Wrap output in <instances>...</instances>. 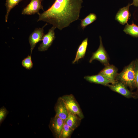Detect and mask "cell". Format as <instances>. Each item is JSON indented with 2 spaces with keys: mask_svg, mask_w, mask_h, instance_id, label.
<instances>
[{
  "mask_svg": "<svg viewBox=\"0 0 138 138\" xmlns=\"http://www.w3.org/2000/svg\"><path fill=\"white\" fill-rule=\"evenodd\" d=\"M83 0H55L46 10L38 14L37 21H42L60 30L79 19Z\"/></svg>",
  "mask_w": 138,
  "mask_h": 138,
  "instance_id": "cell-1",
  "label": "cell"
},
{
  "mask_svg": "<svg viewBox=\"0 0 138 138\" xmlns=\"http://www.w3.org/2000/svg\"><path fill=\"white\" fill-rule=\"evenodd\" d=\"M117 81L124 84L131 91L136 88L134 60L125 67L121 72L118 73L116 78Z\"/></svg>",
  "mask_w": 138,
  "mask_h": 138,
  "instance_id": "cell-2",
  "label": "cell"
},
{
  "mask_svg": "<svg viewBox=\"0 0 138 138\" xmlns=\"http://www.w3.org/2000/svg\"><path fill=\"white\" fill-rule=\"evenodd\" d=\"M64 101L69 113L76 114L82 119L84 116L79 105L72 94L60 97Z\"/></svg>",
  "mask_w": 138,
  "mask_h": 138,
  "instance_id": "cell-3",
  "label": "cell"
},
{
  "mask_svg": "<svg viewBox=\"0 0 138 138\" xmlns=\"http://www.w3.org/2000/svg\"><path fill=\"white\" fill-rule=\"evenodd\" d=\"M100 45L97 50L92 53V55L89 60V62L91 63L94 60L99 61L105 66L109 64V57L108 53L104 47L101 37L99 36Z\"/></svg>",
  "mask_w": 138,
  "mask_h": 138,
  "instance_id": "cell-4",
  "label": "cell"
},
{
  "mask_svg": "<svg viewBox=\"0 0 138 138\" xmlns=\"http://www.w3.org/2000/svg\"><path fill=\"white\" fill-rule=\"evenodd\" d=\"M107 86L112 90L127 98L134 97V92L129 90L127 86L120 82L117 81L114 83L108 84Z\"/></svg>",
  "mask_w": 138,
  "mask_h": 138,
  "instance_id": "cell-5",
  "label": "cell"
},
{
  "mask_svg": "<svg viewBox=\"0 0 138 138\" xmlns=\"http://www.w3.org/2000/svg\"><path fill=\"white\" fill-rule=\"evenodd\" d=\"M64 121L56 115L51 118L49 127L54 137L60 138Z\"/></svg>",
  "mask_w": 138,
  "mask_h": 138,
  "instance_id": "cell-6",
  "label": "cell"
},
{
  "mask_svg": "<svg viewBox=\"0 0 138 138\" xmlns=\"http://www.w3.org/2000/svg\"><path fill=\"white\" fill-rule=\"evenodd\" d=\"M56 28L55 27L53 26L49 29L48 33L44 35L42 42L38 48L39 51H45L51 46L55 38L54 30Z\"/></svg>",
  "mask_w": 138,
  "mask_h": 138,
  "instance_id": "cell-7",
  "label": "cell"
},
{
  "mask_svg": "<svg viewBox=\"0 0 138 138\" xmlns=\"http://www.w3.org/2000/svg\"><path fill=\"white\" fill-rule=\"evenodd\" d=\"M47 23L41 28H37L30 35L29 38V41L30 46V55L37 44L42 40L44 33V28L47 25Z\"/></svg>",
  "mask_w": 138,
  "mask_h": 138,
  "instance_id": "cell-8",
  "label": "cell"
},
{
  "mask_svg": "<svg viewBox=\"0 0 138 138\" xmlns=\"http://www.w3.org/2000/svg\"><path fill=\"white\" fill-rule=\"evenodd\" d=\"M118 69L114 65L110 64L105 66L98 74L111 81L113 83L116 82V78L118 73Z\"/></svg>",
  "mask_w": 138,
  "mask_h": 138,
  "instance_id": "cell-9",
  "label": "cell"
},
{
  "mask_svg": "<svg viewBox=\"0 0 138 138\" xmlns=\"http://www.w3.org/2000/svg\"><path fill=\"white\" fill-rule=\"evenodd\" d=\"M43 10L41 0H31L29 4L22 11L21 14L31 15L37 14L41 9Z\"/></svg>",
  "mask_w": 138,
  "mask_h": 138,
  "instance_id": "cell-10",
  "label": "cell"
},
{
  "mask_svg": "<svg viewBox=\"0 0 138 138\" xmlns=\"http://www.w3.org/2000/svg\"><path fill=\"white\" fill-rule=\"evenodd\" d=\"M56 115L65 121L68 116L69 113L61 97H59L54 107Z\"/></svg>",
  "mask_w": 138,
  "mask_h": 138,
  "instance_id": "cell-11",
  "label": "cell"
},
{
  "mask_svg": "<svg viewBox=\"0 0 138 138\" xmlns=\"http://www.w3.org/2000/svg\"><path fill=\"white\" fill-rule=\"evenodd\" d=\"M131 5L132 4L129 3L127 6L121 8L116 14L115 19L120 24L122 25L128 24V20L131 16L129 8Z\"/></svg>",
  "mask_w": 138,
  "mask_h": 138,
  "instance_id": "cell-12",
  "label": "cell"
},
{
  "mask_svg": "<svg viewBox=\"0 0 138 138\" xmlns=\"http://www.w3.org/2000/svg\"><path fill=\"white\" fill-rule=\"evenodd\" d=\"M84 78L89 82L105 86H107L108 84L112 83L111 81L99 74L91 76H85Z\"/></svg>",
  "mask_w": 138,
  "mask_h": 138,
  "instance_id": "cell-13",
  "label": "cell"
},
{
  "mask_svg": "<svg viewBox=\"0 0 138 138\" xmlns=\"http://www.w3.org/2000/svg\"><path fill=\"white\" fill-rule=\"evenodd\" d=\"M88 44V38L85 39L78 47L75 57L73 61L74 64L78 61L79 60L83 58L85 56Z\"/></svg>",
  "mask_w": 138,
  "mask_h": 138,
  "instance_id": "cell-14",
  "label": "cell"
},
{
  "mask_svg": "<svg viewBox=\"0 0 138 138\" xmlns=\"http://www.w3.org/2000/svg\"><path fill=\"white\" fill-rule=\"evenodd\" d=\"M81 119L77 115L69 113L68 116L65 121L64 122L74 130L79 125Z\"/></svg>",
  "mask_w": 138,
  "mask_h": 138,
  "instance_id": "cell-15",
  "label": "cell"
},
{
  "mask_svg": "<svg viewBox=\"0 0 138 138\" xmlns=\"http://www.w3.org/2000/svg\"><path fill=\"white\" fill-rule=\"evenodd\" d=\"M123 31L126 34L135 37H138V26L133 22L125 26Z\"/></svg>",
  "mask_w": 138,
  "mask_h": 138,
  "instance_id": "cell-16",
  "label": "cell"
},
{
  "mask_svg": "<svg viewBox=\"0 0 138 138\" xmlns=\"http://www.w3.org/2000/svg\"><path fill=\"white\" fill-rule=\"evenodd\" d=\"M23 0H6L5 5L6 8V12L5 16V21L7 22L10 10L21 1Z\"/></svg>",
  "mask_w": 138,
  "mask_h": 138,
  "instance_id": "cell-17",
  "label": "cell"
},
{
  "mask_svg": "<svg viewBox=\"0 0 138 138\" xmlns=\"http://www.w3.org/2000/svg\"><path fill=\"white\" fill-rule=\"evenodd\" d=\"M97 16L94 13H91L88 15L84 18L81 20V26L83 29L92 23L97 19Z\"/></svg>",
  "mask_w": 138,
  "mask_h": 138,
  "instance_id": "cell-18",
  "label": "cell"
},
{
  "mask_svg": "<svg viewBox=\"0 0 138 138\" xmlns=\"http://www.w3.org/2000/svg\"><path fill=\"white\" fill-rule=\"evenodd\" d=\"M74 130L64 122L60 138H69Z\"/></svg>",
  "mask_w": 138,
  "mask_h": 138,
  "instance_id": "cell-19",
  "label": "cell"
},
{
  "mask_svg": "<svg viewBox=\"0 0 138 138\" xmlns=\"http://www.w3.org/2000/svg\"><path fill=\"white\" fill-rule=\"evenodd\" d=\"M22 66L27 70H30L32 68L33 63L31 60V55H28L22 61Z\"/></svg>",
  "mask_w": 138,
  "mask_h": 138,
  "instance_id": "cell-20",
  "label": "cell"
},
{
  "mask_svg": "<svg viewBox=\"0 0 138 138\" xmlns=\"http://www.w3.org/2000/svg\"><path fill=\"white\" fill-rule=\"evenodd\" d=\"M134 62L136 90L134 92V98H138V59L134 60Z\"/></svg>",
  "mask_w": 138,
  "mask_h": 138,
  "instance_id": "cell-21",
  "label": "cell"
},
{
  "mask_svg": "<svg viewBox=\"0 0 138 138\" xmlns=\"http://www.w3.org/2000/svg\"><path fill=\"white\" fill-rule=\"evenodd\" d=\"M9 113V111L4 106L0 109V124H1L7 116Z\"/></svg>",
  "mask_w": 138,
  "mask_h": 138,
  "instance_id": "cell-22",
  "label": "cell"
},
{
  "mask_svg": "<svg viewBox=\"0 0 138 138\" xmlns=\"http://www.w3.org/2000/svg\"><path fill=\"white\" fill-rule=\"evenodd\" d=\"M133 2L132 4V5L135 7L138 6V0H133Z\"/></svg>",
  "mask_w": 138,
  "mask_h": 138,
  "instance_id": "cell-23",
  "label": "cell"
}]
</instances>
